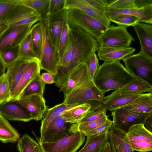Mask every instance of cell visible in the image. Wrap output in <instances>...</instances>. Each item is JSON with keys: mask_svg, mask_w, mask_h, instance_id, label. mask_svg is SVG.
<instances>
[{"mask_svg": "<svg viewBox=\"0 0 152 152\" xmlns=\"http://www.w3.org/2000/svg\"><path fill=\"white\" fill-rule=\"evenodd\" d=\"M31 41L34 51L37 58L39 59L42 46V36L40 22L34 24L31 28Z\"/></svg>", "mask_w": 152, "mask_h": 152, "instance_id": "cell-38", "label": "cell"}, {"mask_svg": "<svg viewBox=\"0 0 152 152\" xmlns=\"http://www.w3.org/2000/svg\"><path fill=\"white\" fill-rule=\"evenodd\" d=\"M42 80L46 84H51L55 83L53 75L48 72H45L40 75Z\"/></svg>", "mask_w": 152, "mask_h": 152, "instance_id": "cell-49", "label": "cell"}, {"mask_svg": "<svg viewBox=\"0 0 152 152\" xmlns=\"http://www.w3.org/2000/svg\"><path fill=\"white\" fill-rule=\"evenodd\" d=\"M65 2V0H50L47 14L56 12L64 8Z\"/></svg>", "mask_w": 152, "mask_h": 152, "instance_id": "cell-47", "label": "cell"}, {"mask_svg": "<svg viewBox=\"0 0 152 152\" xmlns=\"http://www.w3.org/2000/svg\"><path fill=\"white\" fill-rule=\"evenodd\" d=\"M91 79L86 63L80 65L71 73L64 84L60 88L65 98L76 86Z\"/></svg>", "mask_w": 152, "mask_h": 152, "instance_id": "cell-20", "label": "cell"}, {"mask_svg": "<svg viewBox=\"0 0 152 152\" xmlns=\"http://www.w3.org/2000/svg\"><path fill=\"white\" fill-rule=\"evenodd\" d=\"M107 132L87 136L85 145L78 152H102L108 142Z\"/></svg>", "mask_w": 152, "mask_h": 152, "instance_id": "cell-27", "label": "cell"}, {"mask_svg": "<svg viewBox=\"0 0 152 152\" xmlns=\"http://www.w3.org/2000/svg\"><path fill=\"white\" fill-rule=\"evenodd\" d=\"M135 78L120 61H105L99 68L93 81L102 93L115 91L127 85Z\"/></svg>", "mask_w": 152, "mask_h": 152, "instance_id": "cell-2", "label": "cell"}, {"mask_svg": "<svg viewBox=\"0 0 152 152\" xmlns=\"http://www.w3.org/2000/svg\"><path fill=\"white\" fill-rule=\"evenodd\" d=\"M116 152H134L126 138L118 146Z\"/></svg>", "mask_w": 152, "mask_h": 152, "instance_id": "cell-48", "label": "cell"}, {"mask_svg": "<svg viewBox=\"0 0 152 152\" xmlns=\"http://www.w3.org/2000/svg\"><path fill=\"white\" fill-rule=\"evenodd\" d=\"M107 115L102 118L94 121L72 124L70 131L72 133L80 132L84 134H87L104 123L108 118Z\"/></svg>", "mask_w": 152, "mask_h": 152, "instance_id": "cell-32", "label": "cell"}, {"mask_svg": "<svg viewBox=\"0 0 152 152\" xmlns=\"http://www.w3.org/2000/svg\"><path fill=\"white\" fill-rule=\"evenodd\" d=\"M133 28L140 43V52L152 58V24L139 22Z\"/></svg>", "mask_w": 152, "mask_h": 152, "instance_id": "cell-23", "label": "cell"}, {"mask_svg": "<svg viewBox=\"0 0 152 152\" xmlns=\"http://www.w3.org/2000/svg\"><path fill=\"white\" fill-rule=\"evenodd\" d=\"M7 67L4 64L0 57V77L5 73Z\"/></svg>", "mask_w": 152, "mask_h": 152, "instance_id": "cell-51", "label": "cell"}, {"mask_svg": "<svg viewBox=\"0 0 152 152\" xmlns=\"http://www.w3.org/2000/svg\"><path fill=\"white\" fill-rule=\"evenodd\" d=\"M85 136L82 132H77L53 142L38 141L42 152H76L84 143Z\"/></svg>", "mask_w": 152, "mask_h": 152, "instance_id": "cell-8", "label": "cell"}, {"mask_svg": "<svg viewBox=\"0 0 152 152\" xmlns=\"http://www.w3.org/2000/svg\"><path fill=\"white\" fill-rule=\"evenodd\" d=\"M16 4L28 7L40 14L42 18L46 17L50 0H12Z\"/></svg>", "mask_w": 152, "mask_h": 152, "instance_id": "cell-33", "label": "cell"}, {"mask_svg": "<svg viewBox=\"0 0 152 152\" xmlns=\"http://www.w3.org/2000/svg\"><path fill=\"white\" fill-rule=\"evenodd\" d=\"M66 9L63 8L56 12L47 14L46 18L52 43L58 51L59 40L63 29Z\"/></svg>", "mask_w": 152, "mask_h": 152, "instance_id": "cell-17", "label": "cell"}, {"mask_svg": "<svg viewBox=\"0 0 152 152\" xmlns=\"http://www.w3.org/2000/svg\"><path fill=\"white\" fill-rule=\"evenodd\" d=\"M41 69L38 59H35L29 61L20 80L11 91L10 97L8 102L18 101L24 89L40 74Z\"/></svg>", "mask_w": 152, "mask_h": 152, "instance_id": "cell-15", "label": "cell"}, {"mask_svg": "<svg viewBox=\"0 0 152 152\" xmlns=\"http://www.w3.org/2000/svg\"><path fill=\"white\" fill-rule=\"evenodd\" d=\"M46 84L42 80L40 74H39L24 89L20 95L18 100L26 96L33 94L43 95Z\"/></svg>", "mask_w": 152, "mask_h": 152, "instance_id": "cell-36", "label": "cell"}, {"mask_svg": "<svg viewBox=\"0 0 152 152\" xmlns=\"http://www.w3.org/2000/svg\"><path fill=\"white\" fill-rule=\"evenodd\" d=\"M126 138V133L117 128L113 124L107 132L108 141L112 152H116L120 144Z\"/></svg>", "mask_w": 152, "mask_h": 152, "instance_id": "cell-37", "label": "cell"}, {"mask_svg": "<svg viewBox=\"0 0 152 152\" xmlns=\"http://www.w3.org/2000/svg\"><path fill=\"white\" fill-rule=\"evenodd\" d=\"M107 6V0H65L64 8L78 10L108 28L110 22L105 13Z\"/></svg>", "mask_w": 152, "mask_h": 152, "instance_id": "cell-5", "label": "cell"}, {"mask_svg": "<svg viewBox=\"0 0 152 152\" xmlns=\"http://www.w3.org/2000/svg\"><path fill=\"white\" fill-rule=\"evenodd\" d=\"M40 21L42 36L41 53L39 60L41 68L54 76L57 73V66L60 59L58 52L51 42L46 16Z\"/></svg>", "mask_w": 152, "mask_h": 152, "instance_id": "cell-3", "label": "cell"}, {"mask_svg": "<svg viewBox=\"0 0 152 152\" xmlns=\"http://www.w3.org/2000/svg\"><path fill=\"white\" fill-rule=\"evenodd\" d=\"M143 94L112 92L104 97L102 102L107 110L112 111L129 104Z\"/></svg>", "mask_w": 152, "mask_h": 152, "instance_id": "cell-22", "label": "cell"}, {"mask_svg": "<svg viewBox=\"0 0 152 152\" xmlns=\"http://www.w3.org/2000/svg\"><path fill=\"white\" fill-rule=\"evenodd\" d=\"M107 8L113 9H140L139 0H107Z\"/></svg>", "mask_w": 152, "mask_h": 152, "instance_id": "cell-39", "label": "cell"}, {"mask_svg": "<svg viewBox=\"0 0 152 152\" xmlns=\"http://www.w3.org/2000/svg\"><path fill=\"white\" fill-rule=\"evenodd\" d=\"M91 106L90 102L83 103L66 111L61 116L66 122L71 124L78 123L85 117Z\"/></svg>", "mask_w": 152, "mask_h": 152, "instance_id": "cell-28", "label": "cell"}, {"mask_svg": "<svg viewBox=\"0 0 152 152\" xmlns=\"http://www.w3.org/2000/svg\"><path fill=\"white\" fill-rule=\"evenodd\" d=\"M16 5L12 0H0V22L5 23L9 14Z\"/></svg>", "mask_w": 152, "mask_h": 152, "instance_id": "cell-44", "label": "cell"}, {"mask_svg": "<svg viewBox=\"0 0 152 152\" xmlns=\"http://www.w3.org/2000/svg\"><path fill=\"white\" fill-rule=\"evenodd\" d=\"M32 26L25 25L8 27L0 36V52L19 45Z\"/></svg>", "mask_w": 152, "mask_h": 152, "instance_id": "cell-13", "label": "cell"}, {"mask_svg": "<svg viewBox=\"0 0 152 152\" xmlns=\"http://www.w3.org/2000/svg\"><path fill=\"white\" fill-rule=\"evenodd\" d=\"M135 50V48L126 46L101 45L97 50L98 56L100 60L104 61H120Z\"/></svg>", "mask_w": 152, "mask_h": 152, "instance_id": "cell-18", "label": "cell"}, {"mask_svg": "<svg viewBox=\"0 0 152 152\" xmlns=\"http://www.w3.org/2000/svg\"><path fill=\"white\" fill-rule=\"evenodd\" d=\"M113 123V121L108 118L103 124L85 135L86 136H88L107 132L112 126Z\"/></svg>", "mask_w": 152, "mask_h": 152, "instance_id": "cell-46", "label": "cell"}, {"mask_svg": "<svg viewBox=\"0 0 152 152\" xmlns=\"http://www.w3.org/2000/svg\"><path fill=\"white\" fill-rule=\"evenodd\" d=\"M19 139L17 130L0 115V141L3 143H15Z\"/></svg>", "mask_w": 152, "mask_h": 152, "instance_id": "cell-29", "label": "cell"}, {"mask_svg": "<svg viewBox=\"0 0 152 152\" xmlns=\"http://www.w3.org/2000/svg\"><path fill=\"white\" fill-rule=\"evenodd\" d=\"M70 30V29L65 20L59 40L58 50L60 58L64 54L69 43Z\"/></svg>", "mask_w": 152, "mask_h": 152, "instance_id": "cell-42", "label": "cell"}, {"mask_svg": "<svg viewBox=\"0 0 152 152\" xmlns=\"http://www.w3.org/2000/svg\"><path fill=\"white\" fill-rule=\"evenodd\" d=\"M18 59L29 61L37 59L34 51L31 37V30L19 45Z\"/></svg>", "mask_w": 152, "mask_h": 152, "instance_id": "cell-31", "label": "cell"}, {"mask_svg": "<svg viewBox=\"0 0 152 152\" xmlns=\"http://www.w3.org/2000/svg\"><path fill=\"white\" fill-rule=\"evenodd\" d=\"M122 60L125 67L135 78L152 86V58L140 52L132 54Z\"/></svg>", "mask_w": 152, "mask_h": 152, "instance_id": "cell-6", "label": "cell"}, {"mask_svg": "<svg viewBox=\"0 0 152 152\" xmlns=\"http://www.w3.org/2000/svg\"><path fill=\"white\" fill-rule=\"evenodd\" d=\"M126 27L113 25L108 27L98 42L101 45L130 46L135 39L127 31Z\"/></svg>", "mask_w": 152, "mask_h": 152, "instance_id": "cell-11", "label": "cell"}, {"mask_svg": "<svg viewBox=\"0 0 152 152\" xmlns=\"http://www.w3.org/2000/svg\"><path fill=\"white\" fill-rule=\"evenodd\" d=\"M72 124L66 122L60 115L52 121L41 137L35 136L40 142H55L72 134L69 130Z\"/></svg>", "mask_w": 152, "mask_h": 152, "instance_id": "cell-14", "label": "cell"}, {"mask_svg": "<svg viewBox=\"0 0 152 152\" xmlns=\"http://www.w3.org/2000/svg\"><path fill=\"white\" fill-rule=\"evenodd\" d=\"M0 115L7 120L27 122L31 120L28 112L17 101L0 104Z\"/></svg>", "mask_w": 152, "mask_h": 152, "instance_id": "cell-19", "label": "cell"}, {"mask_svg": "<svg viewBox=\"0 0 152 152\" xmlns=\"http://www.w3.org/2000/svg\"><path fill=\"white\" fill-rule=\"evenodd\" d=\"M108 18L116 15H126L136 17L140 22L152 24V5L140 9H113L107 8L105 11Z\"/></svg>", "mask_w": 152, "mask_h": 152, "instance_id": "cell-21", "label": "cell"}, {"mask_svg": "<svg viewBox=\"0 0 152 152\" xmlns=\"http://www.w3.org/2000/svg\"><path fill=\"white\" fill-rule=\"evenodd\" d=\"M127 142L133 151L148 152L152 150V133L143 124L133 125L126 133Z\"/></svg>", "mask_w": 152, "mask_h": 152, "instance_id": "cell-9", "label": "cell"}, {"mask_svg": "<svg viewBox=\"0 0 152 152\" xmlns=\"http://www.w3.org/2000/svg\"><path fill=\"white\" fill-rule=\"evenodd\" d=\"M143 114L152 112V93L143 94L131 102L118 108Z\"/></svg>", "mask_w": 152, "mask_h": 152, "instance_id": "cell-26", "label": "cell"}, {"mask_svg": "<svg viewBox=\"0 0 152 152\" xmlns=\"http://www.w3.org/2000/svg\"><path fill=\"white\" fill-rule=\"evenodd\" d=\"M104 94L96 87L93 81L88 80L74 88L65 98L66 104H81L96 101L102 102Z\"/></svg>", "mask_w": 152, "mask_h": 152, "instance_id": "cell-7", "label": "cell"}, {"mask_svg": "<svg viewBox=\"0 0 152 152\" xmlns=\"http://www.w3.org/2000/svg\"><path fill=\"white\" fill-rule=\"evenodd\" d=\"M19 47V45L5 49L0 52V57L7 67L17 60Z\"/></svg>", "mask_w": 152, "mask_h": 152, "instance_id": "cell-41", "label": "cell"}, {"mask_svg": "<svg viewBox=\"0 0 152 152\" xmlns=\"http://www.w3.org/2000/svg\"><path fill=\"white\" fill-rule=\"evenodd\" d=\"M41 16L28 7L16 4L7 17L5 22L8 27L25 25L33 26L41 20Z\"/></svg>", "mask_w": 152, "mask_h": 152, "instance_id": "cell-10", "label": "cell"}, {"mask_svg": "<svg viewBox=\"0 0 152 152\" xmlns=\"http://www.w3.org/2000/svg\"><path fill=\"white\" fill-rule=\"evenodd\" d=\"M102 152H112L110 145L108 142Z\"/></svg>", "mask_w": 152, "mask_h": 152, "instance_id": "cell-53", "label": "cell"}, {"mask_svg": "<svg viewBox=\"0 0 152 152\" xmlns=\"http://www.w3.org/2000/svg\"><path fill=\"white\" fill-rule=\"evenodd\" d=\"M90 103L91 105L90 109L80 123L96 120L106 115L107 110L102 102L94 101Z\"/></svg>", "mask_w": 152, "mask_h": 152, "instance_id": "cell-35", "label": "cell"}, {"mask_svg": "<svg viewBox=\"0 0 152 152\" xmlns=\"http://www.w3.org/2000/svg\"><path fill=\"white\" fill-rule=\"evenodd\" d=\"M29 62L27 61L18 59L7 66V71L5 74L11 92L20 80Z\"/></svg>", "mask_w": 152, "mask_h": 152, "instance_id": "cell-25", "label": "cell"}, {"mask_svg": "<svg viewBox=\"0 0 152 152\" xmlns=\"http://www.w3.org/2000/svg\"><path fill=\"white\" fill-rule=\"evenodd\" d=\"M17 147L19 152H42L39 142L26 133L20 138Z\"/></svg>", "mask_w": 152, "mask_h": 152, "instance_id": "cell-34", "label": "cell"}, {"mask_svg": "<svg viewBox=\"0 0 152 152\" xmlns=\"http://www.w3.org/2000/svg\"><path fill=\"white\" fill-rule=\"evenodd\" d=\"M17 101L28 112L31 120H41L48 109L42 95H30Z\"/></svg>", "mask_w": 152, "mask_h": 152, "instance_id": "cell-16", "label": "cell"}, {"mask_svg": "<svg viewBox=\"0 0 152 152\" xmlns=\"http://www.w3.org/2000/svg\"><path fill=\"white\" fill-rule=\"evenodd\" d=\"M69 28V43L60 58L57 73L53 76L55 85L59 88L66 83L72 72L86 63L99 46L96 39L83 29L75 27Z\"/></svg>", "mask_w": 152, "mask_h": 152, "instance_id": "cell-1", "label": "cell"}, {"mask_svg": "<svg viewBox=\"0 0 152 152\" xmlns=\"http://www.w3.org/2000/svg\"><path fill=\"white\" fill-rule=\"evenodd\" d=\"M11 91L5 73L0 77V104L8 102Z\"/></svg>", "mask_w": 152, "mask_h": 152, "instance_id": "cell-43", "label": "cell"}, {"mask_svg": "<svg viewBox=\"0 0 152 152\" xmlns=\"http://www.w3.org/2000/svg\"><path fill=\"white\" fill-rule=\"evenodd\" d=\"M8 27L5 23L0 22V36Z\"/></svg>", "mask_w": 152, "mask_h": 152, "instance_id": "cell-52", "label": "cell"}, {"mask_svg": "<svg viewBox=\"0 0 152 152\" xmlns=\"http://www.w3.org/2000/svg\"><path fill=\"white\" fill-rule=\"evenodd\" d=\"M111 111L113 124L125 133L133 125L140 124H144L146 118L150 113H136L120 108Z\"/></svg>", "mask_w": 152, "mask_h": 152, "instance_id": "cell-12", "label": "cell"}, {"mask_svg": "<svg viewBox=\"0 0 152 152\" xmlns=\"http://www.w3.org/2000/svg\"><path fill=\"white\" fill-rule=\"evenodd\" d=\"M86 63L90 78L93 80L99 66L98 60L95 53L91 56Z\"/></svg>", "mask_w": 152, "mask_h": 152, "instance_id": "cell-45", "label": "cell"}, {"mask_svg": "<svg viewBox=\"0 0 152 152\" xmlns=\"http://www.w3.org/2000/svg\"><path fill=\"white\" fill-rule=\"evenodd\" d=\"M65 20L69 28H81L96 38L98 42L107 28L97 20L78 10H67Z\"/></svg>", "mask_w": 152, "mask_h": 152, "instance_id": "cell-4", "label": "cell"}, {"mask_svg": "<svg viewBox=\"0 0 152 152\" xmlns=\"http://www.w3.org/2000/svg\"><path fill=\"white\" fill-rule=\"evenodd\" d=\"M81 104H66L64 102L48 109L42 119L40 128V138L43 135L50 123L66 111L80 105Z\"/></svg>", "mask_w": 152, "mask_h": 152, "instance_id": "cell-24", "label": "cell"}, {"mask_svg": "<svg viewBox=\"0 0 152 152\" xmlns=\"http://www.w3.org/2000/svg\"><path fill=\"white\" fill-rule=\"evenodd\" d=\"M144 125L147 130L152 133V113H151L147 117Z\"/></svg>", "mask_w": 152, "mask_h": 152, "instance_id": "cell-50", "label": "cell"}, {"mask_svg": "<svg viewBox=\"0 0 152 152\" xmlns=\"http://www.w3.org/2000/svg\"><path fill=\"white\" fill-rule=\"evenodd\" d=\"M112 21L118 24L127 27L132 26L134 27L138 23L140 19L137 17L129 15H122L111 17L108 18Z\"/></svg>", "mask_w": 152, "mask_h": 152, "instance_id": "cell-40", "label": "cell"}, {"mask_svg": "<svg viewBox=\"0 0 152 152\" xmlns=\"http://www.w3.org/2000/svg\"><path fill=\"white\" fill-rule=\"evenodd\" d=\"M152 91V86L140 79L135 78L126 86L113 92L141 94L145 92L151 93Z\"/></svg>", "mask_w": 152, "mask_h": 152, "instance_id": "cell-30", "label": "cell"}]
</instances>
